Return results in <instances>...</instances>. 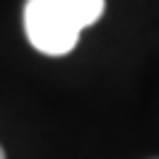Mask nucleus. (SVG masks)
Here are the masks:
<instances>
[{
	"label": "nucleus",
	"mask_w": 159,
	"mask_h": 159,
	"mask_svg": "<svg viewBox=\"0 0 159 159\" xmlns=\"http://www.w3.org/2000/svg\"><path fill=\"white\" fill-rule=\"evenodd\" d=\"M103 13V0H27L24 29L40 53L64 56Z\"/></svg>",
	"instance_id": "f257e3e1"
},
{
	"label": "nucleus",
	"mask_w": 159,
	"mask_h": 159,
	"mask_svg": "<svg viewBox=\"0 0 159 159\" xmlns=\"http://www.w3.org/2000/svg\"><path fill=\"white\" fill-rule=\"evenodd\" d=\"M0 159H6V151H3V146H0Z\"/></svg>",
	"instance_id": "f03ea898"
}]
</instances>
